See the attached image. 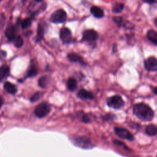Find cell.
Segmentation results:
<instances>
[{
    "instance_id": "obj_15",
    "label": "cell",
    "mask_w": 157,
    "mask_h": 157,
    "mask_svg": "<svg viewBox=\"0 0 157 157\" xmlns=\"http://www.w3.org/2000/svg\"><path fill=\"white\" fill-rule=\"evenodd\" d=\"M90 12L92 15L98 18H102L104 16V11L97 6H93L90 9Z\"/></svg>"
},
{
    "instance_id": "obj_14",
    "label": "cell",
    "mask_w": 157,
    "mask_h": 157,
    "mask_svg": "<svg viewBox=\"0 0 157 157\" xmlns=\"http://www.w3.org/2000/svg\"><path fill=\"white\" fill-rule=\"evenodd\" d=\"M4 88L7 93L12 94H15L17 91V88L16 86L9 82H6L4 83Z\"/></svg>"
},
{
    "instance_id": "obj_20",
    "label": "cell",
    "mask_w": 157,
    "mask_h": 157,
    "mask_svg": "<svg viewBox=\"0 0 157 157\" xmlns=\"http://www.w3.org/2000/svg\"><path fill=\"white\" fill-rule=\"evenodd\" d=\"M67 86L69 90L74 91L77 88V81L75 78L71 77L67 81Z\"/></svg>"
},
{
    "instance_id": "obj_29",
    "label": "cell",
    "mask_w": 157,
    "mask_h": 157,
    "mask_svg": "<svg viewBox=\"0 0 157 157\" xmlns=\"http://www.w3.org/2000/svg\"><path fill=\"white\" fill-rule=\"evenodd\" d=\"M3 103H4L3 98H2L1 96H0V109H1V107H2V105H3Z\"/></svg>"
},
{
    "instance_id": "obj_19",
    "label": "cell",
    "mask_w": 157,
    "mask_h": 157,
    "mask_svg": "<svg viewBox=\"0 0 157 157\" xmlns=\"http://www.w3.org/2000/svg\"><path fill=\"white\" fill-rule=\"evenodd\" d=\"M146 133L149 136H155L157 134V126L149 124L145 128Z\"/></svg>"
},
{
    "instance_id": "obj_5",
    "label": "cell",
    "mask_w": 157,
    "mask_h": 157,
    "mask_svg": "<svg viewBox=\"0 0 157 157\" xmlns=\"http://www.w3.org/2000/svg\"><path fill=\"white\" fill-rule=\"evenodd\" d=\"M144 66L147 71L154 72L157 71V59L155 56H150L144 61Z\"/></svg>"
},
{
    "instance_id": "obj_11",
    "label": "cell",
    "mask_w": 157,
    "mask_h": 157,
    "mask_svg": "<svg viewBox=\"0 0 157 157\" xmlns=\"http://www.w3.org/2000/svg\"><path fill=\"white\" fill-rule=\"evenodd\" d=\"M17 27L15 25H10L7 28L6 30V36L9 40H13L17 36Z\"/></svg>"
},
{
    "instance_id": "obj_17",
    "label": "cell",
    "mask_w": 157,
    "mask_h": 157,
    "mask_svg": "<svg viewBox=\"0 0 157 157\" xmlns=\"http://www.w3.org/2000/svg\"><path fill=\"white\" fill-rule=\"evenodd\" d=\"M147 37L150 41H151L154 44L157 45V32L156 31L153 29L148 30L147 33Z\"/></svg>"
},
{
    "instance_id": "obj_32",
    "label": "cell",
    "mask_w": 157,
    "mask_h": 157,
    "mask_svg": "<svg viewBox=\"0 0 157 157\" xmlns=\"http://www.w3.org/2000/svg\"><path fill=\"white\" fill-rule=\"evenodd\" d=\"M155 23L156 26H157V18H156L155 19Z\"/></svg>"
},
{
    "instance_id": "obj_13",
    "label": "cell",
    "mask_w": 157,
    "mask_h": 157,
    "mask_svg": "<svg viewBox=\"0 0 157 157\" xmlns=\"http://www.w3.org/2000/svg\"><path fill=\"white\" fill-rule=\"evenodd\" d=\"M10 68L7 65H2L0 67V82L5 80L9 75Z\"/></svg>"
},
{
    "instance_id": "obj_22",
    "label": "cell",
    "mask_w": 157,
    "mask_h": 157,
    "mask_svg": "<svg viewBox=\"0 0 157 157\" xmlns=\"http://www.w3.org/2000/svg\"><path fill=\"white\" fill-rule=\"evenodd\" d=\"M124 9V4L121 3H116L112 8V11L115 13H119L122 12Z\"/></svg>"
},
{
    "instance_id": "obj_23",
    "label": "cell",
    "mask_w": 157,
    "mask_h": 157,
    "mask_svg": "<svg viewBox=\"0 0 157 157\" xmlns=\"http://www.w3.org/2000/svg\"><path fill=\"white\" fill-rule=\"evenodd\" d=\"M13 44L14 45L17 47V48H20L21 47L23 44V39H22V37L20 36H17L13 40Z\"/></svg>"
},
{
    "instance_id": "obj_21",
    "label": "cell",
    "mask_w": 157,
    "mask_h": 157,
    "mask_svg": "<svg viewBox=\"0 0 157 157\" xmlns=\"http://www.w3.org/2000/svg\"><path fill=\"white\" fill-rule=\"evenodd\" d=\"M37 72H38V71L36 66L34 64H31L28 70L27 77H34L37 74Z\"/></svg>"
},
{
    "instance_id": "obj_12",
    "label": "cell",
    "mask_w": 157,
    "mask_h": 157,
    "mask_svg": "<svg viewBox=\"0 0 157 157\" xmlns=\"http://www.w3.org/2000/svg\"><path fill=\"white\" fill-rule=\"evenodd\" d=\"M77 96L81 99H93L94 98V96L92 93L84 89L80 90L78 92Z\"/></svg>"
},
{
    "instance_id": "obj_18",
    "label": "cell",
    "mask_w": 157,
    "mask_h": 157,
    "mask_svg": "<svg viewBox=\"0 0 157 157\" xmlns=\"http://www.w3.org/2000/svg\"><path fill=\"white\" fill-rule=\"evenodd\" d=\"M50 77H48V76H43V77H41L39 79V81H38V84L39 85L43 88H47L48 85L50 84Z\"/></svg>"
},
{
    "instance_id": "obj_8",
    "label": "cell",
    "mask_w": 157,
    "mask_h": 157,
    "mask_svg": "<svg viewBox=\"0 0 157 157\" xmlns=\"http://www.w3.org/2000/svg\"><path fill=\"white\" fill-rule=\"evenodd\" d=\"M59 36L61 40L66 44L71 43L72 40V37L71 31L67 28H63L60 30Z\"/></svg>"
},
{
    "instance_id": "obj_6",
    "label": "cell",
    "mask_w": 157,
    "mask_h": 157,
    "mask_svg": "<svg viewBox=\"0 0 157 157\" xmlns=\"http://www.w3.org/2000/svg\"><path fill=\"white\" fill-rule=\"evenodd\" d=\"M114 131L115 134L120 138L127 139L129 140H134L133 135L129 131L123 128L116 127L115 128Z\"/></svg>"
},
{
    "instance_id": "obj_1",
    "label": "cell",
    "mask_w": 157,
    "mask_h": 157,
    "mask_svg": "<svg viewBox=\"0 0 157 157\" xmlns=\"http://www.w3.org/2000/svg\"><path fill=\"white\" fill-rule=\"evenodd\" d=\"M134 114L142 121H150L154 117V111L144 102L136 104L133 107Z\"/></svg>"
},
{
    "instance_id": "obj_25",
    "label": "cell",
    "mask_w": 157,
    "mask_h": 157,
    "mask_svg": "<svg viewBox=\"0 0 157 157\" xmlns=\"http://www.w3.org/2000/svg\"><path fill=\"white\" fill-rule=\"evenodd\" d=\"M42 96V93L41 92H36L35 93L31 98L30 101L32 102H35L36 101H37L38 100L40 99V98Z\"/></svg>"
},
{
    "instance_id": "obj_16",
    "label": "cell",
    "mask_w": 157,
    "mask_h": 157,
    "mask_svg": "<svg viewBox=\"0 0 157 157\" xmlns=\"http://www.w3.org/2000/svg\"><path fill=\"white\" fill-rule=\"evenodd\" d=\"M67 58H69V59L72 62H77V63H79L81 64H84L85 63L82 59V58L78 55L77 53H70L68 54L67 55Z\"/></svg>"
},
{
    "instance_id": "obj_9",
    "label": "cell",
    "mask_w": 157,
    "mask_h": 157,
    "mask_svg": "<svg viewBox=\"0 0 157 157\" xmlns=\"http://www.w3.org/2000/svg\"><path fill=\"white\" fill-rule=\"evenodd\" d=\"M98 37V33L93 29H87L83 33V40L87 42H94Z\"/></svg>"
},
{
    "instance_id": "obj_30",
    "label": "cell",
    "mask_w": 157,
    "mask_h": 157,
    "mask_svg": "<svg viewBox=\"0 0 157 157\" xmlns=\"http://www.w3.org/2000/svg\"><path fill=\"white\" fill-rule=\"evenodd\" d=\"M153 92H154V93H155V94L157 95V87H156V88L153 90Z\"/></svg>"
},
{
    "instance_id": "obj_10",
    "label": "cell",
    "mask_w": 157,
    "mask_h": 157,
    "mask_svg": "<svg viewBox=\"0 0 157 157\" xmlns=\"http://www.w3.org/2000/svg\"><path fill=\"white\" fill-rule=\"evenodd\" d=\"M47 28V25L44 22L40 23L37 27V36L35 39L36 42H39L41 40L44 36L45 29Z\"/></svg>"
},
{
    "instance_id": "obj_3",
    "label": "cell",
    "mask_w": 157,
    "mask_h": 157,
    "mask_svg": "<svg viewBox=\"0 0 157 157\" xmlns=\"http://www.w3.org/2000/svg\"><path fill=\"white\" fill-rule=\"evenodd\" d=\"M51 108L47 102H42L37 105L34 110L36 116L39 118H43L45 117L50 112Z\"/></svg>"
},
{
    "instance_id": "obj_26",
    "label": "cell",
    "mask_w": 157,
    "mask_h": 157,
    "mask_svg": "<svg viewBox=\"0 0 157 157\" xmlns=\"http://www.w3.org/2000/svg\"><path fill=\"white\" fill-rule=\"evenodd\" d=\"M113 20L119 26H123V18L121 17H113Z\"/></svg>"
},
{
    "instance_id": "obj_27",
    "label": "cell",
    "mask_w": 157,
    "mask_h": 157,
    "mask_svg": "<svg viewBox=\"0 0 157 157\" xmlns=\"http://www.w3.org/2000/svg\"><path fill=\"white\" fill-rule=\"evenodd\" d=\"M116 118L115 115L112 113H107L104 116L102 117V119L104 121H109V120H112Z\"/></svg>"
},
{
    "instance_id": "obj_24",
    "label": "cell",
    "mask_w": 157,
    "mask_h": 157,
    "mask_svg": "<svg viewBox=\"0 0 157 157\" xmlns=\"http://www.w3.org/2000/svg\"><path fill=\"white\" fill-rule=\"evenodd\" d=\"M32 23V18H27L24 19L22 21H21V28L22 29H25L26 28H29Z\"/></svg>"
},
{
    "instance_id": "obj_28",
    "label": "cell",
    "mask_w": 157,
    "mask_h": 157,
    "mask_svg": "<svg viewBox=\"0 0 157 157\" xmlns=\"http://www.w3.org/2000/svg\"><path fill=\"white\" fill-rule=\"evenodd\" d=\"M82 121L85 122V123H88L90 121V118L87 116V115L86 114H83L82 116Z\"/></svg>"
},
{
    "instance_id": "obj_7",
    "label": "cell",
    "mask_w": 157,
    "mask_h": 157,
    "mask_svg": "<svg viewBox=\"0 0 157 157\" xmlns=\"http://www.w3.org/2000/svg\"><path fill=\"white\" fill-rule=\"evenodd\" d=\"M76 145L83 148H91L92 147V144L89 139L86 137H78L74 140Z\"/></svg>"
},
{
    "instance_id": "obj_4",
    "label": "cell",
    "mask_w": 157,
    "mask_h": 157,
    "mask_svg": "<svg viewBox=\"0 0 157 157\" xmlns=\"http://www.w3.org/2000/svg\"><path fill=\"white\" fill-rule=\"evenodd\" d=\"M67 14L63 9L55 10L50 17V21L54 23H62L66 21Z\"/></svg>"
},
{
    "instance_id": "obj_31",
    "label": "cell",
    "mask_w": 157,
    "mask_h": 157,
    "mask_svg": "<svg viewBox=\"0 0 157 157\" xmlns=\"http://www.w3.org/2000/svg\"><path fill=\"white\" fill-rule=\"evenodd\" d=\"M145 2H147V3H150V4H152V3H154V2H156L155 1H144Z\"/></svg>"
},
{
    "instance_id": "obj_2",
    "label": "cell",
    "mask_w": 157,
    "mask_h": 157,
    "mask_svg": "<svg viewBox=\"0 0 157 157\" xmlns=\"http://www.w3.org/2000/svg\"><path fill=\"white\" fill-rule=\"evenodd\" d=\"M107 104L109 107L114 109H119L124 106V101L119 95H114L107 99Z\"/></svg>"
}]
</instances>
